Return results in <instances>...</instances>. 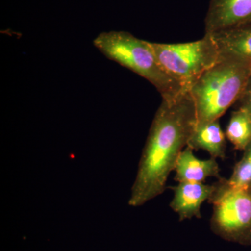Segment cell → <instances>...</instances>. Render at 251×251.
Listing matches in <instances>:
<instances>
[{
	"label": "cell",
	"instance_id": "cell-12",
	"mask_svg": "<svg viewBox=\"0 0 251 251\" xmlns=\"http://www.w3.org/2000/svg\"><path fill=\"white\" fill-rule=\"evenodd\" d=\"M227 181L234 187L251 188V142L236 163Z\"/></svg>",
	"mask_w": 251,
	"mask_h": 251
},
{
	"label": "cell",
	"instance_id": "cell-6",
	"mask_svg": "<svg viewBox=\"0 0 251 251\" xmlns=\"http://www.w3.org/2000/svg\"><path fill=\"white\" fill-rule=\"evenodd\" d=\"M251 23V0H211L204 19L205 34Z\"/></svg>",
	"mask_w": 251,
	"mask_h": 251
},
{
	"label": "cell",
	"instance_id": "cell-8",
	"mask_svg": "<svg viewBox=\"0 0 251 251\" xmlns=\"http://www.w3.org/2000/svg\"><path fill=\"white\" fill-rule=\"evenodd\" d=\"M174 171L175 180L178 183H203L208 177L222 178L216 158L199 159L188 146L180 153Z\"/></svg>",
	"mask_w": 251,
	"mask_h": 251
},
{
	"label": "cell",
	"instance_id": "cell-7",
	"mask_svg": "<svg viewBox=\"0 0 251 251\" xmlns=\"http://www.w3.org/2000/svg\"><path fill=\"white\" fill-rule=\"evenodd\" d=\"M174 193L170 206L179 216L180 221L201 219L202 203L209 201L216 190V184L180 182L170 187Z\"/></svg>",
	"mask_w": 251,
	"mask_h": 251
},
{
	"label": "cell",
	"instance_id": "cell-4",
	"mask_svg": "<svg viewBox=\"0 0 251 251\" xmlns=\"http://www.w3.org/2000/svg\"><path fill=\"white\" fill-rule=\"evenodd\" d=\"M208 202L213 206L210 229L218 237L251 246V188L234 187L221 178Z\"/></svg>",
	"mask_w": 251,
	"mask_h": 251
},
{
	"label": "cell",
	"instance_id": "cell-11",
	"mask_svg": "<svg viewBox=\"0 0 251 251\" xmlns=\"http://www.w3.org/2000/svg\"><path fill=\"white\" fill-rule=\"evenodd\" d=\"M225 134L235 150L244 151L251 142V117L249 114L241 108L234 110Z\"/></svg>",
	"mask_w": 251,
	"mask_h": 251
},
{
	"label": "cell",
	"instance_id": "cell-10",
	"mask_svg": "<svg viewBox=\"0 0 251 251\" xmlns=\"http://www.w3.org/2000/svg\"><path fill=\"white\" fill-rule=\"evenodd\" d=\"M210 34L220 51L232 52L251 60V23Z\"/></svg>",
	"mask_w": 251,
	"mask_h": 251
},
{
	"label": "cell",
	"instance_id": "cell-5",
	"mask_svg": "<svg viewBox=\"0 0 251 251\" xmlns=\"http://www.w3.org/2000/svg\"><path fill=\"white\" fill-rule=\"evenodd\" d=\"M149 44L165 72L186 90L215 64L221 53L210 34L191 42Z\"/></svg>",
	"mask_w": 251,
	"mask_h": 251
},
{
	"label": "cell",
	"instance_id": "cell-2",
	"mask_svg": "<svg viewBox=\"0 0 251 251\" xmlns=\"http://www.w3.org/2000/svg\"><path fill=\"white\" fill-rule=\"evenodd\" d=\"M251 75V59L221 51L215 64L188 90L196 105L197 124L219 120L237 103Z\"/></svg>",
	"mask_w": 251,
	"mask_h": 251
},
{
	"label": "cell",
	"instance_id": "cell-13",
	"mask_svg": "<svg viewBox=\"0 0 251 251\" xmlns=\"http://www.w3.org/2000/svg\"><path fill=\"white\" fill-rule=\"evenodd\" d=\"M237 104V108L242 109L251 117V75L248 80L247 85L244 87Z\"/></svg>",
	"mask_w": 251,
	"mask_h": 251
},
{
	"label": "cell",
	"instance_id": "cell-9",
	"mask_svg": "<svg viewBox=\"0 0 251 251\" xmlns=\"http://www.w3.org/2000/svg\"><path fill=\"white\" fill-rule=\"evenodd\" d=\"M193 150H202L214 158L226 157V134L219 120L197 124L188 142Z\"/></svg>",
	"mask_w": 251,
	"mask_h": 251
},
{
	"label": "cell",
	"instance_id": "cell-3",
	"mask_svg": "<svg viewBox=\"0 0 251 251\" xmlns=\"http://www.w3.org/2000/svg\"><path fill=\"white\" fill-rule=\"evenodd\" d=\"M94 45L109 59L152 84L162 99L174 98L186 90L161 67L149 41L126 31H112L99 34L94 39Z\"/></svg>",
	"mask_w": 251,
	"mask_h": 251
},
{
	"label": "cell",
	"instance_id": "cell-1",
	"mask_svg": "<svg viewBox=\"0 0 251 251\" xmlns=\"http://www.w3.org/2000/svg\"><path fill=\"white\" fill-rule=\"evenodd\" d=\"M140 158L128 204L140 206L160 196L180 153L197 125L196 105L188 90L162 99Z\"/></svg>",
	"mask_w": 251,
	"mask_h": 251
}]
</instances>
